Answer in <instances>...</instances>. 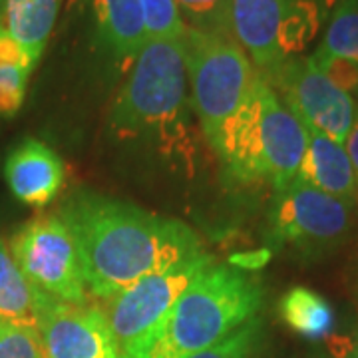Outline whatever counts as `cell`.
<instances>
[{
    "instance_id": "cell-1",
    "label": "cell",
    "mask_w": 358,
    "mask_h": 358,
    "mask_svg": "<svg viewBox=\"0 0 358 358\" xmlns=\"http://www.w3.org/2000/svg\"><path fill=\"white\" fill-rule=\"evenodd\" d=\"M58 215L76 239L90 296L102 303L143 277L205 253L199 235L183 221L102 193H72Z\"/></svg>"
},
{
    "instance_id": "cell-2",
    "label": "cell",
    "mask_w": 358,
    "mask_h": 358,
    "mask_svg": "<svg viewBox=\"0 0 358 358\" xmlns=\"http://www.w3.org/2000/svg\"><path fill=\"white\" fill-rule=\"evenodd\" d=\"M189 80L181 38L148 40L110 112L117 140L141 141L167 157L193 164Z\"/></svg>"
},
{
    "instance_id": "cell-3",
    "label": "cell",
    "mask_w": 358,
    "mask_h": 358,
    "mask_svg": "<svg viewBox=\"0 0 358 358\" xmlns=\"http://www.w3.org/2000/svg\"><path fill=\"white\" fill-rule=\"evenodd\" d=\"M235 185L287 187L307 150V129L259 72L245 102L211 145Z\"/></svg>"
},
{
    "instance_id": "cell-4",
    "label": "cell",
    "mask_w": 358,
    "mask_h": 358,
    "mask_svg": "<svg viewBox=\"0 0 358 358\" xmlns=\"http://www.w3.org/2000/svg\"><path fill=\"white\" fill-rule=\"evenodd\" d=\"M261 285L241 267L211 263L185 289L143 358H189L219 345L253 320Z\"/></svg>"
},
{
    "instance_id": "cell-5",
    "label": "cell",
    "mask_w": 358,
    "mask_h": 358,
    "mask_svg": "<svg viewBox=\"0 0 358 358\" xmlns=\"http://www.w3.org/2000/svg\"><path fill=\"white\" fill-rule=\"evenodd\" d=\"M181 42L193 112L203 138L213 145L223 124L245 102L259 70L233 34L185 26Z\"/></svg>"
},
{
    "instance_id": "cell-6",
    "label": "cell",
    "mask_w": 358,
    "mask_h": 358,
    "mask_svg": "<svg viewBox=\"0 0 358 358\" xmlns=\"http://www.w3.org/2000/svg\"><path fill=\"white\" fill-rule=\"evenodd\" d=\"M331 6L333 0H233L231 34L263 74L315 38Z\"/></svg>"
},
{
    "instance_id": "cell-7",
    "label": "cell",
    "mask_w": 358,
    "mask_h": 358,
    "mask_svg": "<svg viewBox=\"0 0 358 358\" xmlns=\"http://www.w3.org/2000/svg\"><path fill=\"white\" fill-rule=\"evenodd\" d=\"M211 263L213 257L207 253L193 257L176 267L143 277L106 301L102 310L114 334L120 358H143L148 355L179 296Z\"/></svg>"
},
{
    "instance_id": "cell-8",
    "label": "cell",
    "mask_w": 358,
    "mask_h": 358,
    "mask_svg": "<svg viewBox=\"0 0 358 358\" xmlns=\"http://www.w3.org/2000/svg\"><path fill=\"white\" fill-rule=\"evenodd\" d=\"M352 205L294 178L275 192L268 207L271 243L299 259H322L334 253L350 233Z\"/></svg>"
},
{
    "instance_id": "cell-9",
    "label": "cell",
    "mask_w": 358,
    "mask_h": 358,
    "mask_svg": "<svg viewBox=\"0 0 358 358\" xmlns=\"http://www.w3.org/2000/svg\"><path fill=\"white\" fill-rule=\"evenodd\" d=\"M10 255L36 293L66 305H88L76 239L58 213H40L10 239Z\"/></svg>"
},
{
    "instance_id": "cell-10",
    "label": "cell",
    "mask_w": 358,
    "mask_h": 358,
    "mask_svg": "<svg viewBox=\"0 0 358 358\" xmlns=\"http://www.w3.org/2000/svg\"><path fill=\"white\" fill-rule=\"evenodd\" d=\"M263 78L303 124L345 145L357 114V100L338 88L310 56H291L263 72Z\"/></svg>"
},
{
    "instance_id": "cell-11",
    "label": "cell",
    "mask_w": 358,
    "mask_h": 358,
    "mask_svg": "<svg viewBox=\"0 0 358 358\" xmlns=\"http://www.w3.org/2000/svg\"><path fill=\"white\" fill-rule=\"evenodd\" d=\"M38 294L36 329L44 358H120L102 308L66 305Z\"/></svg>"
},
{
    "instance_id": "cell-12",
    "label": "cell",
    "mask_w": 358,
    "mask_h": 358,
    "mask_svg": "<svg viewBox=\"0 0 358 358\" xmlns=\"http://www.w3.org/2000/svg\"><path fill=\"white\" fill-rule=\"evenodd\" d=\"M4 179L20 203L40 209L52 203L62 192L64 162L44 141L26 138L6 155Z\"/></svg>"
},
{
    "instance_id": "cell-13",
    "label": "cell",
    "mask_w": 358,
    "mask_h": 358,
    "mask_svg": "<svg viewBox=\"0 0 358 358\" xmlns=\"http://www.w3.org/2000/svg\"><path fill=\"white\" fill-rule=\"evenodd\" d=\"M303 126L307 129V150L296 171V179L336 199L357 205L358 179L345 145L313 126Z\"/></svg>"
},
{
    "instance_id": "cell-14",
    "label": "cell",
    "mask_w": 358,
    "mask_h": 358,
    "mask_svg": "<svg viewBox=\"0 0 358 358\" xmlns=\"http://www.w3.org/2000/svg\"><path fill=\"white\" fill-rule=\"evenodd\" d=\"M62 0H0V30L24 46L34 62L46 50Z\"/></svg>"
},
{
    "instance_id": "cell-15",
    "label": "cell",
    "mask_w": 358,
    "mask_h": 358,
    "mask_svg": "<svg viewBox=\"0 0 358 358\" xmlns=\"http://www.w3.org/2000/svg\"><path fill=\"white\" fill-rule=\"evenodd\" d=\"M103 44L117 58H136L148 42L140 0H94Z\"/></svg>"
},
{
    "instance_id": "cell-16",
    "label": "cell",
    "mask_w": 358,
    "mask_h": 358,
    "mask_svg": "<svg viewBox=\"0 0 358 358\" xmlns=\"http://www.w3.org/2000/svg\"><path fill=\"white\" fill-rule=\"evenodd\" d=\"M282 322L308 341H322L333 334L334 310L331 303L307 287H293L279 303Z\"/></svg>"
},
{
    "instance_id": "cell-17",
    "label": "cell",
    "mask_w": 358,
    "mask_h": 358,
    "mask_svg": "<svg viewBox=\"0 0 358 358\" xmlns=\"http://www.w3.org/2000/svg\"><path fill=\"white\" fill-rule=\"evenodd\" d=\"M40 294L26 281L22 271L0 239V320L36 327Z\"/></svg>"
},
{
    "instance_id": "cell-18",
    "label": "cell",
    "mask_w": 358,
    "mask_h": 358,
    "mask_svg": "<svg viewBox=\"0 0 358 358\" xmlns=\"http://www.w3.org/2000/svg\"><path fill=\"white\" fill-rule=\"evenodd\" d=\"M317 54L358 64V0H338Z\"/></svg>"
},
{
    "instance_id": "cell-19",
    "label": "cell",
    "mask_w": 358,
    "mask_h": 358,
    "mask_svg": "<svg viewBox=\"0 0 358 358\" xmlns=\"http://www.w3.org/2000/svg\"><path fill=\"white\" fill-rule=\"evenodd\" d=\"M233 0H176L185 26L205 32L231 34Z\"/></svg>"
},
{
    "instance_id": "cell-20",
    "label": "cell",
    "mask_w": 358,
    "mask_h": 358,
    "mask_svg": "<svg viewBox=\"0 0 358 358\" xmlns=\"http://www.w3.org/2000/svg\"><path fill=\"white\" fill-rule=\"evenodd\" d=\"M148 40L181 38L185 22L176 0H140Z\"/></svg>"
},
{
    "instance_id": "cell-21",
    "label": "cell",
    "mask_w": 358,
    "mask_h": 358,
    "mask_svg": "<svg viewBox=\"0 0 358 358\" xmlns=\"http://www.w3.org/2000/svg\"><path fill=\"white\" fill-rule=\"evenodd\" d=\"M0 358H44L38 329L0 320Z\"/></svg>"
},
{
    "instance_id": "cell-22",
    "label": "cell",
    "mask_w": 358,
    "mask_h": 358,
    "mask_svg": "<svg viewBox=\"0 0 358 358\" xmlns=\"http://www.w3.org/2000/svg\"><path fill=\"white\" fill-rule=\"evenodd\" d=\"M261 331H263L261 319L255 317L253 320L245 322L239 331H235L225 341H221L219 345L189 358H253L261 341Z\"/></svg>"
},
{
    "instance_id": "cell-23",
    "label": "cell",
    "mask_w": 358,
    "mask_h": 358,
    "mask_svg": "<svg viewBox=\"0 0 358 358\" xmlns=\"http://www.w3.org/2000/svg\"><path fill=\"white\" fill-rule=\"evenodd\" d=\"M28 76L30 72L20 68H0V120H10L20 112Z\"/></svg>"
},
{
    "instance_id": "cell-24",
    "label": "cell",
    "mask_w": 358,
    "mask_h": 358,
    "mask_svg": "<svg viewBox=\"0 0 358 358\" xmlns=\"http://www.w3.org/2000/svg\"><path fill=\"white\" fill-rule=\"evenodd\" d=\"M313 62L319 66L320 70L327 76L333 80L338 88H343L348 92L352 98L358 94V64L348 62L343 58H333V56H320V54H313L310 56Z\"/></svg>"
},
{
    "instance_id": "cell-25",
    "label": "cell",
    "mask_w": 358,
    "mask_h": 358,
    "mask_svg": "<svg viewBox=\"0 0 358 358\" xmlns=\"http://www.w3.org/2000/svg\"><path fill=\"white\" fill-rule=\"evenodd\" d=\"M34 64L36 62L32 60V56L24 46L4 30H0V68H20L26 72H32Z\"/></svg>"
},
{
    "instance_id": "cell-26",
    "label": "cell",
    "mask_w": 358,
    "mask_h": 358,
    "mask_svg": "<svg viewBox=\"0 0 358 358\" xmlns=\"http://www.w3.org/2000/svg\"><path fill=\"white\" fill-rule=\"evenodd\" d=\"M327 341L333 358H358V329L345 336L331 334Z\"/></svg>"
},
{
    "instance_id": "cell-27",
    "label": "cell",
    "mask_w": 358,
    "mask_h": 358,
    "mask_svg": "<svg viewBox=\"0 0 358 358\" xmlns=\"http://www.w3.org/2000/svg\"><path fill=\"white\" fill-rule=\"evenodd\" d=\"M358 96V94H357ZM345 150L350 162H352V167H355V173H357L358 179V102H357V114H355V122H352V128L348 131V138L345 141Z\"/></svg>"
},
{
    "instance_id": "cell-28",
    "label": "cell",
    "mask_w": 358,
    "mask_h": 358,
    "mask_svg": "<svg viewBox=\"0 0 358 358\" xmlns=\"http://www.w3.org/2000/svg\"><path fill=\"white\" fill-rule=\"evenodd\" d=\"M352 277H355V281H352V291L357 294V301H358V263L357 268H355V273H352Z\"/></svg>"
}]
</instances>
